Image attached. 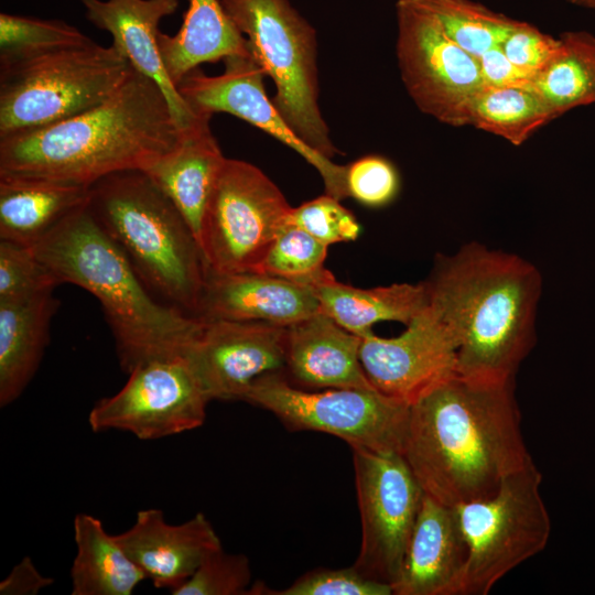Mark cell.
Instances as JSON below:
<instances>
[{
  "mask_svg": "<svg viewBox=\"0 0 595 595\" xmlns=\"http://www.w3.org/2000/svg\"><path fill=\"white\" fill-rule=\"evenodd\" d=\"M424 494L448 506L494 495L531 458L513 381L457 372L410 404L402 453Z\"/></svg>",
  "mask_w": 595,
  "mask_h": 595,
  "instance_id": "cell-1",
  "label": "cell"
},
{
  "mask_svg": "<svg viewBox=\"0 0 595 595\" xmlns=\"http://www.w3.org/2000/svg\"><path fill=\"white\" fill-rule=\"evenodd\" d=\"M184 130L151 78L134 68L101 104L67 119L0 138V177L90 187L113 173L145 171Z\"/></svg>",
  "mask_w": 595,
  "mask_h": 595,
  "instance_id": "cell-2",
  "label": "cell"
},
{
  "mask_svg": "<svg viewBox=\"0 0 595 595\" xmlns=\"http://www.w3.org/2000/svg\"><path fill=\"white\" fill-rule=\"evenodd\" d=\"M423 282L429 307L456 344V372L513 381L536 342L538 269L517 255L469 242L436 255Z\"/></svg>",
  "mask_w": 595,
  "mask_h": 595,
  "instance_id": "cell-3",
  "label": "cell"
},
{
  "mask_svg": "<svg viewBox=\"0 0 595 595\" xmlns=\"http://www.w3.org/2000/svg\"><path fill=\"white\" fill-rule=\"evenodd\" d=\"M88 201L32 247L36 256L60 284H76L98 300L122 370L184 356L204 321L162 302L147 288Z\"/></svg>",
  "mask_w": 595,
  "mask_h": 595,
  "instance_id": "cell-4",
  "label": "cell"
},
{
  "mask_svg": "<svg viewBox=\"0 0 595 595\" xmlns=\"http://www.w3.org/2000/svg\"><path fill=\"white\" fill-rule=\"evenodd\" d=\"M89 207L147 288L192 316L208 266L184 216L143 171L110 174L89 187Z\"/></svg>",
  "mask_w": 595,
  "mask_h": 595,
  "instance_id": "cell-5",
  "label": "cell"
},
{
  "mask_svg": "<svg viewBox=\"0 0 595 595\" xmlns=\"http://www.w3.org/2000/svg\"><path fill=\"white\" fill-rule=\"evenodd\" d=\"M133 67L93 40L0 65V138L47 126L109 98Z\"/></svg>",
  "mask_w": 595,
  "mask_h": 595,
  "instance_id": "cell-6",
  "label": "cell"
},
{
  "mask_svg": "<svg viewBox=\"0 0 595 595\" xmlns=\"http://www.w3.org/2000/svg\"><path fill=\"white\" fill-rule=\"evenodd\" d=\"M275 86L272 101L298 137L328 159L338 149L318 107L316 34L289 0H219Z\"/></svg>",
  "mask_w": 595,
  "mask_h": 595,
  "instance_id": "cell-7",
  "label": "cell"
},
{
  "mask_svg": "<svg viewBox=\"0 0 595 595\" xmlns=\"http://www.w3.org/2000/svg\"><path fill=\"white\" fill-rule=\"evenodd\" d=\"M541 482L530 459L494 495L455 506L468 554L454 595H486L507 573L544 550L551 521Z\"/></svg>",
  "mask_w": 595,
  "mask_h": 595,
  "instance_id": "cell-8",
  "label": "cell"
},
{
  "mask_svg": "<svg viewBox=\"0 0 595 595\" xmlns=\"http://www.w3.org/2000/svg\"><path fill=\"white\" fill-rule=\"evenodd\" d=\"M240 400L271 412L290 431L327 433L350 448L403 453L410 404L377 389L309 391L275 372L256 379Z\"/></svg>",
  "mask_w": 595,
  "mask_h": 595,
  "instance_id": "cell-9",
  "label": "cell"
},
{
  "mask_svg": "<svg viewBox=\"0 0 595 595\" xmlns=\"http://www.w3.org/2000/svg\"><path fill=\"white\" fill-rule=\"evenodd\" d=\"M292 206L256 165L226 158L204 214L199 246L208 269L258 271Z\"/></svg>",
  "mask_w": 595,
  "mask_h": 595,
  "instance_id": "cell-10",
  "label": "cell"
},
{
  "mask_svg": "<svg viewBox=\"0 0 595 595\" xmlns=\"http://www.w3.org/2000/svg\"><path fill=\"white\" fill-rule=\"evenodd\" d=\"M396 13V53L411 99L442 123L469 126L473 102L484 87L479 60L451 40L413 0H398Z\"/></svg>",
  "mask_w": 595,
  "mask_h": 595,
  "instance_id": "cell-11",
  "label": "cell"
},
{
  "mask_svg": "<svg viewBox=\"0 0 595 595\" xmlns=\"http://www.w3.org/2000/svg\"><path fill=\"white\" fill-rule=\"evenodd\" d=\"M128 374L117 393L89 411L93 432L119 431L155 441L204 424L210 399L185 356L145 360Z\"/></svg>",
  "mask_w": 595,
  "mask_h": 595,
  "instance_id": "cell-12",
  "label": "cell"
},
{
  "mask_svg": "<svg viewBox=\"0 0 595 595\" xmlns=\"http://www.w3.org/2000/svg\"><path fill=\"white\" fill-rule=\"evenodd\" d=\"M361 542L353 566L365 577L397 580L424 491L402 454L351 448Z\"/></svg>",
  "mask_w": 595,
  "mask_h": 595,
  "instance_id": "cell-13",
  "label": "cell"
},
{
  "mask_svg": "<svg viewBox=\"0 0 595 595\" xmlns=\"http://www.w3.org/2000/svg\"><path fill=\"white\" fill-rule=\"evenodd\" d=\"M220 75L208 76L198 68L188 73L177 90L195 113H230L272 136L298 152L323 178L325 193L343 201L345 165H338L303 142L267 96L262 67L251 54L224 60Z\"/></svg>",
  "mask_w": 595,
  "mask_h": 595,
  "instance_id": "cell-14",
  "label": "cell"
},
{
  "mask_svg": "<svg viewBox=\"0 0 595 595\" xmlns=\"http://www.w3.org/2000/svg\"><path fill=\"white\" fill-rule=\"evenodd\" d=\"M286 327L263 322L204 321L185 353L212 400H240L261 376L282 372Z\"/></svg>",
  "mask_w": 595,
  "mask_h": 595,
  "instance_id": "cell-15",
  "label": "cell"
},
{
  "mask_svg": "<svg viewBox=\"0 0 595 595\" xmlns=\"http://www.w3.org/2000/svg\"><path fill=\"white\" fill-rule=\"evenodd\" d=\"M456 351L452 335L426 303L400 335L363 337L360 361L377 390L411 404L456 372Z\"/></svg>",
  "mask_w": 595,
  "mask_h": 595,
  "instance_id": "cell-16",
  "label": "cell"
},
{
  "mask_svg": "<svg viewBox=\"0 0 595 595\" xmlns=\"http://www.w3.org/2000/svg\"><path fill=\"white\" fill-rule=\"evenodd\" d=\"M115 537L152 584L171 593L190 578L209 554L223 548L203 512L183 523L171 524L163 510L142 509L133 524Z\"/></svg>",
  "mask_w": 595,
  "mask_h": 595,
  "instance_id": "cell-17",
  "label": "cell"
},
{
  "mask_svg": "<svg viewBox=\"0 0 595 595\" xmlns=\"http://www.w3.org/2000/svg\"><path fill=\"white\" fill-rule=\"evenodd\" d=\"M320 312L313 289L259 271L208 269L197 317L288 327Z\"/></svg>",
  "mask_w": 595,
  "mask_h": 595,
  "instance_id": "cell-18",
  "label": "cell"
},
{
  "mask_svg": "<svg viewBox=\"0 0 595 595\" xmlns=\"http://www.w3.org/2000/svg\"><path fill=\"white\" fill-rule=\"evenodd\" d=\"M87 20L112 36V46L139 73L164 93L178 125L186 129L197 115L170 80L158 44L159 24L172 15L178 0H80Z\"/></svg>",
  "mask_w": 595,
  "mask_h": 595,
  "instance_id": "cell-19",
  "label": "cell"
},
{
  "mask_svg": "<svg viewBox=\"0 0 595 595\" xmlns=\"http://www.w3.org/2000/svg\"><path fill=\"white\" fill-rule=\"evenodd\" d=\"M468 549L456 508L424 494L393 595H454Z\"/></svg>",
  "mask_w": 595,
  "mask_h": 595,
  "instance_id": "cell-20",
  "label": "cell"
},
{
  "mask_svg": "<svg viewBox=\"0 0 595 595\" xmlns=\"http://www.w3.org/2000/svg\"><path fill=\"white\" fill-rule=\"evenodd\" d=\"M361 342L320 311L286 327L284 370L307 388L376 389L360 361Z\"/></svg>",
  "mask_w": 595,
  "mask_h": 595,
  "instance_id": "cell-21",
  "label": "cell"
},
{
  "mask_svg": "<svg viewBox=\"0 0 595 595\" xmlns=\"http://www.w3.org/2000/svg\"><path fill=\"white\" fill-rule=\"evenodd\" d=\"M210 118L197 113L180 144L143 171L177 207L198 244L206 206L226 160L210 131Z\"/></svg>",
  "mask_w": 595,
  "mask_h": 595,
  "instance_id": "cell-22",
  "label": "cell"
},
{
  "mask_svg": "<svg viewBox=\"0 0 595 595\" xmlns=\"http://www.w3.org/2000/svg\"><path fill=\"white\" fill-rule=\"evenodd\" d=\"M54 291L0 301V407L14 402L33 379L58 307Z\"/></svg>",
  "mask_w": 595,
  "mask_h": 595,
  "instance_id": "cell-23",
  "label": "cell"
},
{
  "mask_svg": "<svg viewBox=\"0 0 595 595\" xmlns=\"http://www.w3.org/2000/svg\"><path fill=\"white\" fill-rule=\"evenodd\" d=\"M160 55L170 80L178 83L203 63L251 54L244 34L219 0H188L178 32H159Z\"/></svg>",
  "mask_w": 595,
  "mask_h": 595,
  "instance_id": "cell-24",
  "label": "cell"
},
{
  "mask_svg": "<svg viewBox=\"0 0 595 595\" xmlns=\"http://www.w3.org/2000/svg\"><path fill=\"white\" fill-rule=\"evenodd\" d=\"M89 199V187L0 177V239L33 247Z\"/></svg>",
  "mask_w": 595,
  "mask_h": 595,
  "instance_id": "cell-25",
  "label": "cell"
},
{
  "mask_svg": "<svg viewBox=\"0 0 595 595\" xmlns=\"http://www.w3.org/2000/svg\"><path fill=\"white\" fill-rule=\"evenodd\" d=\"M311 288L320 311L361 338L372 334L371 326L382 321L407 326L428 303L423 281L363 289L342 283L329 272Z\"/></svg>",
  "mask_w": 595,
  "mask_h": 595,
  "instance_id": "cell-26",
  "label": "cell"
},
{
  "mask_svg": "<svg viewBox=\"0 0 595 595\" xmlns=\"http://www.w3.org/2000/svg\"><path fill=\"white\" fill-rule=\"evenodd\" d=\"M73 530L72 595H131L148 578L97 517L77 513Z\"/></svg>",
  "mask_w": 595,
  "mask_h": 595,
  "instance_id": "cell-27",
  "label": "cell"
},
{
  "mask_svg": "<svg viewBox=\"0 0 595 595\" xmlns=\"http://www.w3.org/2000/svg\"><path fill=\"white\" fill-rule=\"evenodd\" d=\"M552 62L533 80V88L554 115L595 104V35L566 31Z\"/></svg>",
  "mask_w": 595,
  "mask_h": 595,
  "instance_id": "cell-28",
  "label": "cell"
},
{
  "mask_svg": "<svg viewBox=\"0 0 595 595\" xmlns=\"http://www.w3.org/2000/svg\"><path fill=\"white\" fill-rule=\"evenodd\" d=\"M556 116L533 86H484L476 96L469 126L519 147Z\"/></svg>",
  "mask_w": 595,
  "mask_h": 595,
  "instance_id": "cell-29",
  "label": "cell"
},
{
  "mask_svg": "<svg viewBox=\"0 0 595 595\" xmlns=\"http://www.w3.org/2000/svg\"><path fill=\"white\" fill-rule=\"evenodd\" d=\"M439 22L446 35L479 58L500 46L518 20L472 0H413Z\"/></svg>",
  "mask_w": 595,
  "mask_h": 595,
  "instance_id": "cell-30",
  "label": "cell"
},
{
  "mask_svg": "<svg viewBox=\"0 0 595 595\" xmlns=\"http://www.w3.org/2000/svg\"><path fill=\"white\" fill-rule=\"evenodd\" d=\"M79 29L62 20L2 12L0 14V65H8L56 50L90 42Z\"/></svg>",
  "mask_w": 595,
  "mask_h": 595,
  "instance_id": "cell-31",
  "label": "cell"
},
{
  "mask_svg": "<svg viewBox=\"0 0 595 595\" xmlns=\"http://www.w3.org/2000/svg\"><path fill=\"white\" fill-rule=\"evenodd\" d=\"M327 248L305 230L288 223L274 239L258 271L312 286L331 272L324 267Z\"/></svg>",
  "mask_w": 595,
  "mask_h": 595,
  "instance_id": "cell-32",
  "label": "cell"
},
{
  "mask_svg": "<svg viewBox=\"0 0 595 595\" xmlns=\"http://www.w3.org/2000/svg\"><path fill=\"white\" fill-rule=\"evenodd\" d=\"M58 284L32 247L0 240V301L29 299Z\"/></svg>",
  "mask_w": 595,
  "mask_h": 595,
  "instance_id": "cell-33",
  "label": "cell"
},
{
  "mask_svg": "<svg viewBox=\"0 0 595 595\" xmlns=\"http://www.w3.org/2000/svg\"><path fill=\"white\" fill-rule=\"evenodd\" d=\"M252 572L248 558L219 549L209 554L173 595L248 594Z\"/></svg>",
  "mask_w": 595,
  "mask_h": 595,
  "instance_id": "cell-34",
  "label": "cell"
},
{
  "mask_svg": "<svg viewBox=\"0 0 595 595\" xmlns=\"http://www.w3.org/2000/svg\"><path fill=\"white\" fill-rule=\"evenodd\" d=\"M250 594L275 595H391L389 584L361 575L353 565L344 569H317L304 573L290 586L271 591L262 583L250 587Z\"/></svg>",
  "mask_w": 595,
  "mask_h": 595,
  "instance_id": "cell-35",
  "label": "cell"
},
{
  "mask_svg": "<svg viewBox=\"0 0 595 595\" xmlns=\"http://www.w3.org/2000/svg\"><path fill=\"white\" fill-rule=\"evenodd\" d=\"M288 223L327 246L356 240L361 231L355 215L326 193L292 207Z\"/></svg>",
  "mask_w": 595,
  "mask_h": 595,
  "instance_id": "cell-36",
  "label": "cell"
},
{
  "mask_svg": "<svg viewBox=\"0 0 595 595\" xmlns=\"http://www.w3.org/2000/svg\"><path fill=\"white\" fill-rule=\"evenodd\" d=\"M345 191L364 206L383 207L397 197L400 176L388 159L365 155L345 165Z\"/></svg>",
  "mask_w": 595,
  "mask_h": 595,
  "instance_id": "cell-37",
  "label": "cell"
},
{
  "mask_svg": "<svg viewBox=\"0 0 595 595\" xmlns=\"http://www.w3.org/2000/svg\"><path fill=\"white\" fill-rule=\"evenodd\" d=\"M500 47L512 64L536 78L559 53L561 40L518 21Z\"/></svg>",
  "mask_w": 595,
  "mask_h": 595,
  "instance_id": "cell-38",
  "label": "cell"
},
{
  "mask_svg": "<svg viewBox=\"0 0 595 595\" xmlns=\"http://www.w3.org/2000/svg\"><path fill=\"white\" fill-rule=\"evenodd\" d=\"M478 60L484 86H533L534 77L512 64L504 54L500 46L487 51Z\"/></svg>",
  "mask_w": 595,
  "mask_h": 595,
  "instance_id": "cell-39",
  "label": "cell"
},
{
  "mask_svg": "<svg viewBox=\"0 0 595 595\" xmlns=\"http://www.w3.org/2000/svg\"><path fill=\"white\" fill-rule=\"evenodd\" d=\"M54 583L43 575L30 556H24L0 582L1 595H36Z\"/></svg>",
  "mask_w": 595,
  "mask_h": 595,
  "instance_id": "cell-40",
  "label": "cell"
},
{
  "mask_svg": "<svg viewBox=\"0 0 595 595\" xmlns=\"http://www.w3.org/2000/svg\"><path fill=\"white\" fill-rule=\"evenodd\" d=\"M566 1L574 6L586 7L592 0H566Z\"/></svg>",
  "mask_w": 595,
  "mask_h": 595,
  "instance_id": "cell-41",
  "label": "cell"
},
{
  "mask_svg": "<svg viewBox=\"0 0 595 595\" xmlns=\"http://www.w3.org/2000/svg\"><path fill=\"white\" fill-rule=\"evenodd\" d=\"M586 8L595 9V0H592Z\"/></svg>",
  "mask_w": 595,
  "mask_h": 595,
  "instance_id": "cell-42",
  "label": "cell"
}]
</instances>
